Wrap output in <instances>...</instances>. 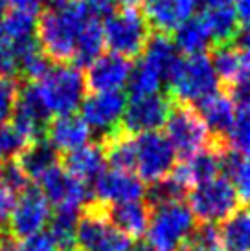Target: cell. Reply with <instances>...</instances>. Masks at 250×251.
Wrapping results in <instances>:
<instances>
[{
    "instance_id": "obj_38",
    "label": "cell",
    "mask_w": 250,
    "mask_h": 251,
    "mask_svg": "<svg viewBox=\"0 0 250 251\" xmlns=\"http://www.w3.org/2000/svg\"><path fill=\"white\" fill-rule=\"evenodd\" d=\"M181 251H222L219 233L210 224L197 226V229L193 231L191 237L188 238Z\"/></svg>"
},
{
    "instance_id": "obj_19",
    "label": "cell",
    "mask_w": 250,
    "mask_h": 251,
    "mask_svg": "<svg viewBox=\"0 0 250 251\" xmlns=\"http://www.w3.org/2000/svg\"><path fill=\"white\" fill-rule=\"evenodd\" d=\"M48 143L57 152H74L81 147L89 145L92 138V130L77 114L57 116L50 121L48 128Z\"/></svg>"
},
{
    "instance_id": "obj_16",
    "label": "cell",
    "mask_w": 250,
    "mask_h": 251,
    "mask_svg": "<svg viewBox=\"0 0 250 251\" xmlns=\"http://www.w3.org/2000/svg\"><path fill=\"white\" fill-rule=\"evenodd\" d=\"M132 74V64L129 59L116 53L97 57L89 66L87 72V86L92 92H122L129 84Z\"/></svg>"
},
{
    "instance_id": "obj_26",
    "label": "cell",
    "mask_w": 250,
    "mask_h": 251,
    "mask_svg": "<svg viewBox=\"0 0 250 251\" xmlns=\"http://www.w3.org/2000/svg\"><path fill=\"white\" fill-rule=\"evenodd\" d=\"M217 233L222 251H250V207H237Z\"/></svg>"
},
{
    "instance_id": "obj_37",
    "label": "cell",
    "mask_w": 250,
    "mask_h": 251,
    "mask_svg": "<svg viewBox=\"0 0 250 251\" xmlns=\"http://www.w3.org/2000/svg\"><path fill=\"white\" fill-rule=\"evenodd\" d=\"M186 189H188L186 185L171 173V175L166 176L164 180L156 181V183H151L149 200H151V203H153L155 207H156V205H164V203L181 202V198L184 196Z\"/></svg>"
},
{
    "instance_id": "obj_13",
    "label": "cell",
    "mask_w": 250,
    "mask_h": 251,
    "mask_svg": "<svg viewBox=\"0 0 250 251\" xmlns=\"http://www.w3.org/2000/svg\"><path fill=\"white\" fill-rule=\"evenodd\" d=\"M52 205L48 200L42 196L39 189H26L22 191L21 196L17 198L15 207L9 216V233L13 235L15 240L35 237L44 231L46 224L52 218Z\"/></svg>"
},
{
    "instance_id": "obj_11",
    "label": "cell",
    "mask_w": 250,
    "mask_h": 251,
    "mask_svg": "<svg viewBox=\"0 0 250 251\" xmlns=\"http://www.w3.org/2000/svg\"><path fill=\"white\" fill-rule=\"evenodd\" d=\"M39 183V191L48 200L50 205H54L56 211H66V213H77L81 215L91 203V189L87 183L77 180L70 175L64 167H54L42 176Z\"/></svg>"
},
{
    "instance_id": "obj_31",
    "label": "cell",
    "mask_w": 250,
    "mask_h": 251,
    "mask_svg": "<svg viewBox=\"0 0 250 251\" xmlns=\"http://www.w3.org/2000/svg\"><path fill=\"white\" fill-rule=\"evenodd\" d=\"M201 19L206 22L210 33L214 37V42H219V44H228L232 39H236L237 31H239L237 28L239 19H237L234 6L202 11Z\"/></svg>"
},
{
    "instance_id": "obj_28",
    "label": "cell",
    "mask_w": 250,
    "mask_h": 251,
    "mask_svg": "<svg viewBox=\"0 0 250 251\" xmlns=\"http://www.w3.org/2000/svg\"><path fill=\"white\" fill-rule=\"evenodd\" d=\"M105 48V37H103V24L99 19L92 17L83 28L79 41L76 46V53H74V63L76 66H91L97 57L103 55Z\"/></svg>"
},
{
    "instance_id": "obj_2",
    "label": "cell",
    "mask_w": 250,
    "mask_h": 251,
    "mask_svg": "<svg viewBox=\"0 0 250 251\" xmlns=\"http://www.w3.org/2000/svg\"><path fill=\"white\" fill-rule=\"evenodd\" d=\"M37 94L50 116L76 114L87 98V79L83 72L74 64H57L35 83Z\"/></svg>"
},
{
    "instance_id": "obj_24",
    "label": "cell",
    "mask_w": 250,
    "mask_h": 251,
    "mask_svg": "<svg viewBox=\"0 0 250 251\" xmlns=\"http://www.w3.org/2000/svg\"><path fill=\"white\" fill-rule=\"evenodd\" d=\"M37 17L33 13L9 9L0 21V41L21 51L30 42H35Z\"/></svg>"
},
{
    "instance_id": "obj_23",
    "label": "cell",
    "mask_w": 250,
    "mask_h": 251,
    "mask_svg": "<svg viewBox=\"0 0 250 251\" xmlns=\"http://www.w3.org/2000/svg\"><path fill=\"white\" fill-rule=\"evenodd\" d=\"M197 114L206 125L210 136H226L234 118V101L228 94L217 90L197 103Z\"/></svg>"
},
{
    "instance_id": "obj_49",
    "label": "cell",
    "mask_w": 250,
    "mask_h": 251,
    "mask_svg": "<svg viewBox=\"0 0 250 251\" xmlns=\"http://www.w3.org/2000/svg\"><path fill=\"white\" fill-rule=\"evenodd\" d=\"M42 2H46L50 7H56V6H61L64 2H68V0H42Z\"/></svg>"
},
{
    "instance_id": "obj_30",
    "label": "cell",
    "mask_w": 250,
    "mask_h": 251,
    "mask_svg": "<svg viewBox=\"0 0 250 251\" xmlns=\"http://www.w3.org/2000/svg\"><path fill=\"white\" fill-rule=\"evenodd\" d=\"M222 171H226V180L236 191L237 200L250 207V154H224Z\"/></svg>"
},
{
    "instance_id": "obj_22",
    "label": "cell",
    "mask_w": 250,
    "mask_h": 251,
    "mask_svg": "<svg viewBox=\"0 0 250 251\" xmlns=\"http://www.w3.org/2000/svg\"><path fill=\"white\" fill-rule=\"evenodd\" d=\"M105 165H107L105 149L99 143H89L74 152H68L64 158V169L87 185L89 181L97 180V176L105 171Z\"/></svg>"
},
{
    "instance_id": "obj_27",
    "label": "cell",
    "mask_w": 250,
    "mask_h": 251,
    "mask_svg": "<svg viewBox=\"0 0 250 251\" xmlns=\"http://www.w3.org/2000/svg\"><path fill=\"white\" fill-rule=\"evenodd\" d=\"M175 46L184 55H202L214 44L206 22L201 17H193L175 31Z\"/></svg>"
},
{
    "instance_id": "obj_29",
    "label": "cell",
    "mask_w": 250,
    "mask_h": 251,
    "mask_svg": "<svg viewBox=\"0 0 250 251\" xmlns=\"http://www.w3.org/2000/svg\"><path fill=\"white\" fill-rule=\"evenodd\" d=\"M226 140L234 152L250 154V98L236 99Z\"/></svg>"
},
{
    "instance_id": "obj_32",
    "label": "cell",
    "mask_w": 250,
    "mask_h": 251,
    "mask_svg": "<svg viewBox=\"0 0 250 251\" xmlns=\"http://www.w3.org/2000/svg\"><path fill=\"white\" fill-rule=\"evenodd\" d=\"M105 158L111 169L132 173L134 169V138L124 130L112 134L103 143Z\"/></svg>"
},
{
    "instance_id": "obj_48",
    "label": "cell",
    "mask_w": 250,
    "mask_h": 251,
    "mask_svg": "<svg viewBox=\"0 0 250 251\" xmlns=\"http://www.w3.org/2000/svg\"><path fill=\"white\" fill-rule=\"evenodd\" d=\"M118 4H122L124 7H136L138 4H142L144 0H116Z\"/></svg>"
},
{
    "instance_id": "obj_45",
    "label": "cell",
    "mask_w": 250,
    "mask_h": 251,
    "mask_svg": "<svg viewBox=\"0 0 250 251\" xmlns=\"http://www.w3.org/2000/svg\"><path fill=\"white\" fill-rule=\"evenodd\" d=\"M236 48L243 53V55L250 57V24H247L245 28H241L236 35Z\"/></svg>"
},
{
    "instance_id": "obj_20",
    "label": "cell",
    "mask_w": 250,
    "mask_h": 251,
    "mask_svg": "<svg viewBox=\"0 0 250 251\" xmlns=\"http://www.w3.org/2000/svg\"><path fill=\"white\" fill-rule=\"evenodd\" d=\"M222 167H224V154L219 149L208 147V149L197 152L191 158L184 160L181 165H175L173 175L186 187H193L197 183L214 180L217 176H221Z\"/></svg>"
},
{
    "instance_id": "obj_41",
    "label": "cell",
    "mask_w": 250,
    "mask_h": 251,
    "mask_svg": "<svg viewBox=\"0 0 250 251\" xmlns=\"http://www.w3.org/2000/svg\"><path fill=\"white\" fill-rule=\"evenodd\" d=\"M0 183H4L9 191H13L15 195H21L22 191L28 189V176L22 173L19 163L9 161L0 169Z\"/></svg>"
},
{
    "instance_id": "obj_35",
    "label": "cell",
    "mask_w": 250,
    "mask_h": 251,
    "mask_svg": "<svg viewBox=\"0 0 250 251\" xmlns=\"http://www.w3.org/2000/svg\"><path fill=\"white\" fill-rule=\"evenodd\" d=\"M214 70H216L219 81H226L232 84L237 79V75L241 74L243 68V55L236 46L230 44H221L219 48H216L214 55L210 57Z\"/></svg>"
},
{
    "instance_id": "obj_21",
    "label": "cell",
    "mask_w": 250,
    "mask_h": 251,
    "mask_svg": "<svg viewBox=\"0 0 250 251\" xmlns=\"http://www.w3.org/2000/svg\"><path fill=\"white\" fill-rule=\"evenodd\" d=\"M105 215L116 229H120L132 240L146 235L149 218H151V207L142 200H136V202L109 205L105 209Z\"/></svg>"
},
{
    "instance_id": "obj_43",
    "label": "cell",
    "mask_w": 250,
    "mask_h": 251,
    "mask_svg": "<svg viewBox=\"0 0 250 251\" xmlns=\"http://www.w3.org/2000/svg\"><path fill=\"white\" fill-rule=\"evenodd\" d=\"M85 4L91 9L92 17L101 21V19H107L111 13H114L116 0H85Z\"/></svg>"
},
{
    "instance_id": "obj_47",
    "label": "cell",
    "mask_w": 250,
    "mask_h": 251,
    "mask_svg": "<svg viewBox=\"0 0 250 251\" xmlns=\"http://www.w3.org/2000/svg\"><path fill=\"white\" fill-rule=\"evenodd\" d=\"M234 9L239 21L250 24V0H234Z\"/></svg>"
},
{
    "instance_id": "obj_9",
    "label": "cell",
    "mask_w": 250,
    "mask_h": 251,
    "mask_svg": "<svg viewBox=\"0 0 250 251\" xmlns=\"http://www.w3.org/2000/svg\"><path fill=\"white\" fill-rule=\"evenodd\" d=\"M175 163L177 154L164 134L149 132L134 138V171L142 181L164 180L173 173Z\"/></svg>"
},
{
    "instance_id": "obj_6",
    "label": "cell",
    "mask_w": 250,
    "mask_h": 251,
    "mask_svg": "<svg viewBox=\"0 0 250 251\" xmlns=\"http://www.w3.org/2000/svg\"><path fill=\"white\" fill-rule=\"evenodd\" d=\"M149 24L144 13L136 7H124L122 11L111 13L103 22L105 46L111 48V53L125 57L140 55L149 42Z\"/></svg>"
},
{
    "instance_id": "obj_33",
    "label": "cell",
    "mask_w": 250,
    "mask_h": 251,
    "mask_svg": "<svg viewBox=\"0 0 250 251\" xmlns=\"http://www.w3.org/2000/svg\"><path fill=\"white\" fill-rule=\"evenodd\" d=\"M52 68V61H50L46 53L41 50L37 42H30L19 51V64H17V74L24 75L26 79L39 83L42 77L46 75Z\"/></svg>"
},
{
    "instance_id": "obj_1",
    "label": "cell",
    "mask_w": 250,
    "mask_h": 251,
    "mask_svg": "<svg viewBox=\"0 0 250 251\" xmlns=\"http://www.w3.org/2000/svg\"><path fill=\"white\" fill-rule=\"evenodd\" d=\"M91 19L92 13L85 0H68L61 6L50 7L37 19V44L50 61H72L79 35Z\"/></svg>"
},
{
    "instance_id": "obj_25",
    "label": "cell",
    "mask_w": 250,
    "mask_h": 251,
    "mask_svg": "<svg viewBox=\"0 0 250 251\" xmlns=\"http://www.w3.org/2000/svg\"><path fill=\"white\" fill-rule=\"evenodd\" d=\"M19 165H21L22 173L28 176V180H41L42 176L46 175L48 171L57 167L59 163V152L54 147L50 145L48 140H35L31 141L24 152L19 156Z\"/></svg>"
},
{
    "instance_id": "obj_3",
    "label": "cell",
    "mask_w": 250,
    "mask_h": 251,
    "mask_svg": "<svg viewBox=\"0 0 250 251\" xmlns=\"http://www.w3.org/2000/svg\"><path fill=\"white\" fill-rule=\"evenodd\" d=\"M179 61V50L167 35H155L149 39L142 51L136 66H132L129 79L132 98L158 94L162 84L167 83V77Z\"/></svg>"
},
{
    "instance_id": "obj_40",
    "label": "cell",
    "mask_w": 250,
    "mask_h": 251,
    "mask_svg": "<svg viewBox=\"0 0 250 251\" xmlns=\"http://www.w3.org/2000/svg\"><path fill=\"white\" fill-rule=\"evenodd\" d=\"M0 251H57V248L48 233L42 231L30 238L7 240L4 244H0Z\"/></svg>"
},
{
    "instance_id": "obj_42",
    "label": "cell",
    "mask_w": 250,
    "mask_h": 251,
    "mask_svg": "<svg viewBox=\"0 0 250 251\" xmlns=\"http://www.w3.org/2000/svg\"><path fill=\"white\" fill-rule=\"evenodd\" d=\"M15 202H17V195L13 191H9L4 183H0V227L7 226L11 211L15 207Z\"/></svg>"
},
{
    "instance_id": "obj_5",
    "label": "cell",
    "mask_w": 250,
    "mask_h": 251,
    "mask_svg": "<svg viewBox=\"0 0 250 251\" xmlns=\"http://www.w3.org/2000/svg\"><path fill=\"white\" fill-rule=\"evenodd\" d=\"M169 90L181 105L201 103L202 99L219 90V77L206 53L179 57L167 77Z\"/></svg>"
},
{
    "instance_id": "obj_7",
    "label": "cell",
    "mask_w": 250,
    "mask_h": 251,
    "mask_svg": "<svg viewBox=\"0 0 250 251\" xmlns=\"http://www.w3.org/2000/svg\"><path fill=\"white\" fill-rule=\"evenodd\" d=\"M76 251H132V240L116 229L97 203H91L79 216Z\"/></svg>"
},
{
    "instance_id": "obj_36",
    "label": "cell",
    "mask_w": 250,
    "mask_h": 251,
    "mask_svg": "<svg viewBox=\"0 0 250 251\" xmlns=\"http://www.w3.org/2000/svg\"><path fill=\"white\" fill-rule=\"evenodd\" d=\"M30 143L31 141L13 123L0 125V161H4V163L13 161L15 158H19L24 152V149Z\"/></svg>"
},
{
    "instance_id": "obj_46",
    "label": "cell",
    "mask_w": 250,
    "mask_h": 251,
    "mask_svg": "<svg viewBox=\"0 0 250 251\" xmlns=\"http://www.w3.org/2000/svg\"><path fill=\"white\" fill-rule=\"evenodd\" d=\"M234 6V0H197V7H201L202 11L210 9H221V7Z\"/></svg>"
},
{
    "instance_id": "obj_34",
    "label": "cell",
    "mask_w": 250,
    "mask_h": 251,
    "mask_svg": "<svg viewBox=\"0 0 250 251\" xmlns=\"http://www.w3.org/2000/svg\"><path fill=\"white\" fill-rule=\"evenodd\" d=\"M77 213L56 211V216L50 220L48 235L54 240L57 251H76V229L79 222Z\"/></svg>"
},
{
    "instance_id": "obj_4",
    "label": "cell",
    "mask_w": 250,
    "mask_h": 251,
    "mask_svg": "<svg viewBox=\"0 0 250 251\" xmlns=\"http://www.w3.org/2000/svg\"><path fill=\"white\" fill-rule=\"evenodd\" d=\"M197 229V218L184 202L156 205L151 211L146 244L153 251H181Z\"/></svg>"
},
{
    "instance_id": "obj_39",
    "label": "cell",
    "mask_w": 250,
    "mask_h": 251,
    "mask_svg": "<svg viewBox=\"0 0 250 251\" xmlns=\"http://www.w3.org/2000/svg\"><path fill=\"white\" fill-rule=\"evenodd\" d=\"M19 92L15 77L0 75V125H6L13 116Z\"/></svg>"
},
{
    "instance_id": "obj_18",
    "label": "cell",
    "mask_w": 250,
    "mask_h": 251,
    "mask_svg": "<svg viewBox=\"0 0 250 251\" xmlns=\"http://www.w3.org/2000/svg\"><path fill=\"white\" fill-rule=\"evenodd\" d=\"M11 118H13V125L30 141L41 140L42 132L46 130V125H48L50 114L46 106L42 105L35 84H28L19 92Z\"/></svg>"
},
{
    "instance_id": "obj_15",
    "label": "cell",
    "mask_w": 250,
    "mask_h": 251,
    "mask_svg": "<svg viewBox=\"0 0 250 251\" xmlns=\"http://www.w3.org/2000/svg\"><path fill=\"white\" fill-rule=\"evenodd\" d=\"M147 195L144 181L134 173L127 171H103L94 181V196L97 198V205H118V203L136 202Z\"/></svg>"
},
{
    "instance_id": "obj_17",
    "label": "cell",
    "mask_w": 250,
    "mask_h": 251,
    "mask_svg": "<svg viewBox=\"0 0 250 251\" xmlns=\"http://www.w3.org/2000/svg\"><path fill=\"white\" fill-rule=\"evenodd\" d=\"M142 4L149 28L162 35L177 31L197 11V0H144Z\"/></svg>"
},
{
    "instance_id": "obj_50",
    "label": "cell",
    "mask_w": 250,
    "mask_h": 251,
    "mask_svg": "<svg viewBox=\"0 0 250 251\" xmlns=\"http://www.w3.org/2000/svg\"><path fill=\"white\" fill-rule=\"evenodd\" d=\"M132 251H153V250H151V248H149V246L144 242V244H140L138 248H132Z\"/></svg>"
},
{
    "instance_id": "obj_10",
    "label": "cell",
    "mask_w": 250,
    "mask_h": 251,
    "mask_svg": "<svg viewBox=\"0 0 250 251\" xmlns=\"http://www.w3.org/2000/svg\"><path fill=\"white\" fill-rule=\"evenodd\" d=\"M166 138L171 143L175 154L184 160L208 149L210 132L199 118L197 110L186 105L175 106L166 123Z\"/></svg>"
},
{
    "instance_id": "obj_44",
    "label": "cell",
    "mask_w": 250,
    "mask_h": 251,
    "mask_svg": "<svg viewBox=\"0 0 250 251\" xmlns=\"http://www.w3.org/2000/svg\"><path fill=\"white\" fill-rule=\"evenodd\" d=\"M7 7L17 9V11H26V13H33L41 7L42 0H6Z\"/></svg>"
},
{
    "instance_id": "obj_14",
    "label": "cell",
    "mask_w": 250,
    "mask_h": 251,
    "mask_svg": "<svg viewBox=\"0 0 250 251\" xmlns=\"http://www.w3.org/2000/svg\"><path fill=\"white\" fill-rule=\"evenodd\" d=\"M127 99L122 92H92L81 105V118L92 132L111 138L120 132L118 126L124 119Z\"/></svg>"
},
{
    "instance_id": "obj_8",
    "label": "cell",
    "mask_w": 250,
    "mask_h": 251,
    "mask_svg": "<svg viewBox=\"0 0 250 251\" xmlns=\"http://www.w3.org/2000/svg\"><path fill=\"white\" fill-rule=\"evenodd\" d=\"M188 207L197 220L214 226L216 222L226 220L237 209L239 200L226 176H217L193 185L188 193Z\"/></svg>"
},
{
    "instance_id": "obj_12",
    "label": "cell",
    "mask_w": 250,
    "mask_h": 251,
    "mask_svg": "<svg viewBox=\"0 0 250 251\" xmlns=\"http://www.w3.org/2000/svg\"><path fill=\"white\" fill-rule=\"evenodd\" d=\"M173 110L171 99L162 94H151V96H140L132 98L124 112L122 126L124 132L132 134H149L158 132L162 126H166L167 118Z\"/></svg>"
}]
</instances>
